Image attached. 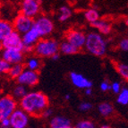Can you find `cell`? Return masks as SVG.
<instances>
[{"label":"cell","instance_id":"cell-1","mask_svg":"<svg viewBox=\"0 0 128 128\" xmlns=\"http://www.w3.org/2000/svg\"><path fill=\"white\" fill-rule=\"evenodd\" d=\"M19 106L28 116L40 118L43 111L49 107V100L48 97L41 92H30L20 100Z\"/></svg>","mask_w":128,"mask_h":128},{"label":"cell","instance_id":"cell-2","mask_svg":"<svg viewBox=\"0 0 128 128\" xmlns=\"http://www.w3.org/2000/svg\"><path fill=\"white\" fill-rule=\"evenodd\" d=\"M83 48H85L86 51L92 56L101 58L107 53L108 44L102 35L96 32H92L86 35L85 44Z\"/></svg>","mask_w":128,"mask_h":128},{"label":"cell","instance_id":"cell-3","mask_svg":"<svg viewBox=\"0 0 128 128\" xmlns=\"http://www.w3.org/2000/svg\"><path fill=\"white\" fill-rule=\"evenodd\" d=\"M59 51V43L50 38H40L34 46L33 52L38 58H50Z\"/></svg>","mask_w":128,"mask_h":128},{"label":"cell","instance_id":"cell-4","mask_svg":"<svg viewBox=\"0 0 128 128\" xmlns=\"http://www.w3.org/2000/svg\"><path fill=\"white\" fill-rule=\"evenodd\" d=\"M33 27L36 29L40 38H43L53 32L55 24L54 22L47 15H40L35 20H33Z\"/></svg>","mask_w":128,"mask_h":128},{"label":"cell","instance_id":"cell-5","mask_svg":"<svg viewBox=\"0 0 128 128\" xmlns=\"http://www.w3.org/2000/svg\"><path fill=\"white\" fill-rule=\"evenodd\" d=\"M17 108V100L11 95H4L0 97V122L4 119H8Z\"/></svg>","mask_w":128,"mask_h":128},{"label":"cell","instance_id":"cell-6","mask_svg":"<svg viewBox=\"0 0 128 128\" xmlns=\"http://www.w3.org/2000/svg\"><path fill=\"white\" fill-rule=\"evenodd\" d=\"M41 1L38 0H24L20 6V14L28 18L33 19L40 12Z\"/></svg>","mask_w":128,"mask_h":128},{"label":"cell","instance_id":"cell-7","mask_svg":"<svg viewBox=\"0 0 128 128\" xmlns=\"http://www.w3.org/2000/svg\"><path fill=\"white\" fill-rule=\"evenodd\" d=\"M12 25H13L14 30L18 32L20 35H24V33L29 32L32 28V26H33V19L26 17L22 14H18L14 19Z\"/></svg>","mask_w":128,"mask_h":128},{"label":"cell","instance_id":"cell-8","mask_svg":"<svg viewBox=\"0 0 128 128\" xmlns=\"http://www.w3.org/2000/svg\"><path fill=\"white\" fill-rule=\"evenodd\" d=\"M8 119L11 128H27L29 124V116L20 108L14 111Z\"/></svg>","mask_w":128,"mask_h":128},{"label":"cell","instance_id":"cell-9","mask_svg":"<svg viewBox=\"0 0 128 128\" xmlns=\"http://www.w3.org/2000/svg\"><path fill=\"white\" fill-rule=\"evenodd\" d=\"M1 42H2L3 49H17L21 51H22V49H24L22 35H20L15 30L11 32Z\"/></svg>","mask_w":128,"mask_h":128},{"label":"cell","instance_id":"cell-10","mask_svg":"<svg viewBox=\"0 0 128 128\" xmlns=\"http://www.w3.org/2000/svg\"><path fill=\"white\" fill-rule=\"evenodd\" d=\"M86 40V34L80 30H70L66 32V41L78 48L80 50L84 47Z\"/></svg>","mask_w":128,"mask_h":128},{"label":"cell","instance_id":"cell-11","mask_svg":"<svg viewBox=\"0 0 128 128\" xmlns=\"http://www.w3.org/2000/svg\"><path fill=\"white\" fill-rule=\"evenodd\" d=\"M16 81L18 84L24 85L25 87H33L36 86L40 82V74L38 72H33L25 68L16 79Z\"/></svg>","mask_w":128,"mask_h":128},{"label":"cell","instance_id":"cell-12","mask_svg":"<svg viewBox=\"0 0 128 128\" xmlns=\"http://www.w3.org/2000/svg\"><path fill=\"white\" fill-rule=\"evenodd\" d=\"M2 59L8 63L10 66L17 64H22L24 58V54L21 50L17 49H3L1 52Z\"/></svg>","mask_w":128,"mask_h":128},{"label":"cell","instance_id":"cell-13","mask_svg":"<svg viewBox=\"0 0 128 128\" xmlns=\"http://www.w3.org/2000/svg\"><path fill=\"white\" fill-rule=\"evenodd\" d=\"M69 78L74 86L80 90H86L92 87V82L86 78L85 76L82 74L77 73V72H71L69 74Z\"/></svg>","mask_w":128,"mask_h":128},{"label":"cell","instance_id":"cell-14","mask_svg":"<svg viewBox=\"0 0 128 128\" xmlns=\"http://www.w3.org/2000/svg\"><path fill=\"white\" fill-rule=\"evenodd\" d=\"M92 26L98 30V34L100 35H108L112 32V24L105 19H98L94 24H92Z\"/></svg>","mask_w":128,"mask_h":128},{"label":"cell","instance_id":"cell-15","mask_svg":"<svg viewBox=\"0 0 128 128\" xmlns=\"http://www.w3.org/2000/svg\"><path fill=\"white\" fill-rule=\"evenodd\" d=\"M71 126V121L68 118L64 116H56L49 120V128H63Z\"/></svg>","mask_w":128,"mask_h":128},{"label":"cell","instance_id":"cell-16","mask_svg":"<svg viewBox=\"0 0 128 128\" xmlns=\"http://www.w3.org/2000/svg\"><path fill=\"white\" fill-rule=\"evenodd\" d=\"M13 32L14 28L12 22L7 20L0 19V41H2Z\"/></svg>","mask_w":128,"mask_h":128},{"label":"cell","instance_id":"cell-17","mask_svg":"<svg viewBox=\"0 0 128 128\" xmlns=\"http://www.w3.org/2000/svg\"><path fill=\"white\" fill-rule=\"evenodd\" d=\"M98 111L104 118H108L114 113V106L109 102H102L98 106Z\"/></svg>","mask_w":128,"mask_h":128},{"label":"cell","instance_id":"cell-18","mask_svg":"<svg viewBox=\"0 0 128 128\" xmlns=\"http://www.w3.org/2000/svg\"><path fill=\"white\" fill-rule=\"evenodd\" d=\"M59 51L64 55H74L78 53L80 50L69 42L64 40L59 44Z\"/></svg>","mask_w":128,"mask_h":128},{"label":"cell","instance_id":"cell-19","mask_svg":"<svg viewBox=\"0 0 128 128\" xmlns=\"http://www.w3.org/2000/svg\"><path fill=\"white\" fill-rule=\"evenodd\" d=\"M83 15H84V18H85L86 21L90 24H94V22L98 21V19H100V13H98V11L97 10L96 8H93V7H92V8H89L84 11Z\"/></svg>","mask_w":128,"mask_h":128},{"label":"cell","instance_id":"cell-20","mask_svg":"<svg viewBox=\"0 0 128 128\" xmlns=\"http://www.w3.org/2000/svg\"><path fill=\"white\" fill-rule=\"evenodd\" d=\"M24 69H25V66L24 64H13V66H11L7 74L9 75V77H10L11 79L16 80L20 76V74L24 72Z\"/></svg>","mask_w":128,"mask_h":128},{"label":"cell","instance_id":"cell-21","mask_svg":"<svg viewBox=\"0 0 128 128\" xmlns=\"http://www.w3.org/2000/svg\"><path fill=\"white\" fill-rule=\"evenodd\" d=\"M27 93H28L27 87H25L24 85H21V84H17L16 86H14V88L12 90V95L11 96L13 97L14 100H21Z\"/></svg>","mask_w":128,"mask_h":128},{"label":"cell","instance_id":"cell-22","mask_svg":"<svg viewBox=\"0 0 128 128\" xmlns=\"http://www.w3.org/2000/svg\"><path fill=\"white\" fill-rule=\"evenodd\" d=\"M41 66L40 59L38 58H30L26 62V67L28 70L33 71V72H38Z\"/></svg>","mask_w":128,"mask_h":128},{"label":"cell","instance_id":"cell-23","mask_svg":"<svg viewBox=\"0 0 128 128\" xmlns=\"http://www.w3.org/2000/svg\"><path fill=\"white\" fill-rule=\"evenodd\" d=\"M59 15H58V21L61 22H64L72 16V10L67 6H62L59 8Z\"/></svg>","mask_w":128,"mask_h":128},{"label":"cell","instance_id":"cell-24","mask_svg":"<svg viewBox=\"0 0 128 128\" xmlns=\"http://www.w3.org/2000/svg\"><path fill=\"white\" fill-rule=\"evenodd\" d=\"M115 67L116 70L119 74V75L124 78L126 81L128 80V66L126 64L124 63H120V62H116L115 63Z\"/></svg>","mask_w":128,"mask_h":128},{"label":"cell","instance_id":"cell-25","mask_svg":"<svg viewBox=\"0 0 128 128\" xmlns=\"http://www.w3.org/2000/svg\"><path fill=\"white\" fill-rule=\"evenodd\" d=\"M116 102L122 106H126L128 104V89L126 87L122 88V90L118 94Z\"/></svg>","mask_w":128,"mask_h":128},{"label":"cell","instance_id":"cell-26","mask_svg":"<svg viewBox=\"0 0 128 128\" xmlns=\"http://www.w3.org/2000/svg\"><path fill=\"white\" fill-rule=\"evenodd\" d=\"M74 128H96L95 124L90 120H81L75 124V126H74Z\"/></svg>","mask_w":128,"mask_h":128},{"label":"cell","instance_id":"cell-27","mask_svg":"<svg viewBox=\"0 0 128 128\" xmlns=\"http://www.w3.org/2000/svg\"><path fill=\"white\" fill-rule=\"evenodd\" d=\"M11 66L7 62H6L4 59L0 58V74H8L9 69Z\"/></svg>","mask_w":128,"mask_h":128},{"label":"cell","instance_id":"cell-28","mask_svg":"<svg viewBox=\"0 0 128 128\" xmlns=\"http://www.w3.org/2000/svg\"><path fill=\"white\" fill-rule=\"evenodd\" d=\"M122 85H121V82L118 81H115L113 82L110 83V90L113 92L114 94L116 95H118V93L120 92V90H122Z\"/></svg>","mask_w":128,"mask_h":128},{"label":"cell","instance_id":"cell-29","mask_svg":"<svg viewBox=\"0 0 128 128\" xmlns=\"http://www.w3.org/2000/svg\"><path fill=\"white\" fill-rule=\"evenodd\" d=\"M92 104L88 101H84V102H82L79 105V110L82 112H87V111H90L92 108Z\"/></svg>","mask_w":128,"mask_h":128},{"label":"cell","instance_id":"cell-30","mask_svg":"<svg viewBox=\"0 0 128 128\" xmlns=\"http://www.w3.org/2000/svg\"><path fill=\"white\" fill-rule=\"evenodd\" d=\"M118 47L121 49L122 51H128V40L126 38H122L121 40L119 41V44H118Z\"/></svg>","mask_w":128,"mask_h":128},{"label":"cell","instance_id":"cell-31","mask_svg":"<svg viewBox=\"0 0 128 128\" xmlns=\"http://www.w3.org/2000/svg\"><path fill=\"white\" fill-rule=\"evenodd\" d=\"M54 113V109L48 107L47 108L45 109V110L43 111L42 114H41L40 118H50L52 116V115H53Z\"/></svg>","mask_w":128,"mask_h":128},{"label":"cell","instance_id":"cell-32","mask_svg":"<svg viewBox=\"0 0 128 128\" xmlns=\"http://www.w3.org/2000/svg\"><path fill=\"white\" fill-rule=\"evenodd\" d=\"M100 90H102L103 92H108V90H110V82H109L108 81H107V80H105V81L100 82Z\"/></svg>","mask_w":128,"mask_h":128},{"label":"cell","instance_id":"cell-33","mask_svg":"<svg viewBox=\"0 0 128 128\" xmlns=\"http://www.w3.org/2000/svg\"><path fill=\"white\" fill-rule=\"evenodd\" d=\"M0 128H11L9 119H4L0 122Z\"/></svg>","mask_w":128,"mask_h":128},{"label":"cell","instance_id":"cell-34","mask_svg":"<svg viewBox=\"0 0 128 128\" xmlns=\"http://www.w3.org/2000/svg\"><path fill=\"white\" fill-rule=\"evenodd\" d=\"M85 95L86 96H90V95H92V88H90V89H86L85 90Z\"/></svg>","mask_w":128,"mask_h":128},{"label":"cell","instance_id":"cell-35","mask_svg":"<svg viewBox=\"0 0 128 128\" xmlns=\"http://www.w3.org/2000/svg\"><path fill=\"white\" fill-rule=\"evenodd\" d=\"M51 58H52V60H53V61H58V60H59V58H60L59 54H58V53L55 54L53 56H51Z\"/></svg>","mask_w":128,"mask_h":128},{"label":"cell","instance_id":"cell-36","mask_svg":"<svg viewBox=\"0 0 128 128\" xmlns=\"http://www.w3.org/2000/svg\"><path fill=\"white\" fill-rule=\"evenodd\" d=\"M70 98H71V94L67 93V94H66V95H64V100H69Z\"/></svg>","mask_w":128,"mask_h":128},{"label":"cell","instance_id":"cell-37","mask_svg":"<svg viewBox=\"0 0 128 128\" xmlns=\"http://www.w3.org/2000/svg\"><path fill=\"white\" fill-rule=\"evenodd\" d=\"M100 128H111V126L109 124H104L100 126Z\"/></svg>","mask_w":128,"mask_h":128},{"label":"cell","instance_id":"cell-38","mask_svg":"<svg viewBox=\"0 0 128 128\" xmlns=\"http://www.w3.org/2000/svg\"><path fill=\"white\" fill-rule=\"evenodd\" d=\"M3 51V46H2V42L0 41V53Z\"/></svg>","mask_w":128,"mask_h":128},{"label":"cell","instance_id":"cell-39","mask_svg":"<svg viewBox=\"0 0 128 128\" xmlns=\"http://www.w3.org/2000/svg\"><path fill=\"white\" fill-rule=\"evenodd\" d=\"M63 128H74V127L72 126H66V127H63Z\"/></svg>","mask_w":128,"mask_h":128},{"label":"cell","instance_id":"cell-40","mask_svg":"<svg viewBox=\"0 0 128 128\" xmlns=\"http://www.w3.org/2000/svg\"><path fill=\"white\" fill-rule=\"evenodd\" d=\"M0 19H1V12H0Z\"/></svg>","mask_w":128,"mask_h":128}]
</instances>
